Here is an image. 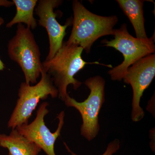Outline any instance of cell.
<instances>
[{"mask_svg":"<svg viewBox=\"0 0 155 155\" xmlns=\"http://www.w3.org/2000/svg\"><path fill=\"white\" fill-rule=\"evenodd\" d=\"M73 19L72 28L67 44L75 45L89 53L94 43L97 39L113 35L117 16H99L89 11L79 1L72 2Z\"/></svg>","mask_w":155,"mask_h":155,"instance_id":"1","label":"cell"},{"mask_svg":"<svg viewBox=\"0 0 155 155\" xmlns=\"http://www.w3.org/2000/svg\"><path fill=\"white\" fill-rule=\"evenodd\" d=\"M83 50L77 45L67 44L64 41L54 57L42 63L43 69L51 76L58 89L59 98L64 101L68 94V85L72 84L74 89L76 90L82 84L75 79V75L89 64L82 59Z\"/></svg>","mask_w":155,"mask_h":155,"instance_id":"2","label":"cell"},{"mask_svg":"<svg viewBox=\"0 0 155 155\" xmlns=\"http://www.w3.org/2000/svg\"><path fill=\"white\" fill-rule=\"evenodd\" d=\"M8 54L19 65L25 76V83H37L43 69L41 53L30 28L18 24L15 36L9 41Z\"/></svg>","mask_w":155,"mask_h":155,"instance_id":"3","label":"cell"},{"mask_svg":"<svg viewBox=\"0 0 155 155\" xmlns=\"http://www.w3.org/2000/svg\"><path fill=\"white\" fill-rule=\"evenodd\" d=\"M114 38L110 41L105 40L104 46L114 48L121 52L124 61L108 72L112 80L121 81L127 69L141 58L154 54L155 45L153 37L147 39H139L130 35L127 25L123 24L119 29H114Z\"/></svg>","mask_w":155,"mask_h":155,"instance_id":"4","label":"cell"},{"mask_svg":"<svg viewBox=\"0 0 155 155\" xmlns=\"http://www.w3.org/2000/svg\"><path fill=\"white\" fill-rule=\"evenodd\" d=\"M105 83L99 75L90 78L84 82L90 90L85 101L79 102L68 94L64 101L67 107H73L80 113L83 121L81 134L88 141L96 137L99 132V115L105 101Z\"/></svg>","mask_w":155,"mask_h":155,"instance_id":"5","label":"cell"},{"mask_svg":"<svg viewBox=\"0 0 155 155\" xmlns=\"http://www.w3.org/2000/svg\"><path fill=\"white\" fill-rule=\"evenodd\" d=\"M41 78L33 86L22 82L18 91L16 107L8 122L9 128L15 129L18 126L28 124L33 111L41 100H45L49 95L52 98L58 96V89L54 85L51 76L42 69Z\"/></svg>","mask_w":155,"mask_h":155,"instance_id":"6","label":"cell"},{"mask_svg":"<svg viewBox=\"0 0 155 155\" xmlns=\"http://www.w3.org/2000/svg\"><path fill=\"white\" fill-rule=\"evenodd\" d=\"M155 75L154 54L141 58L127 69L123 79L133 90L131 119L134 122L143 119L144 112L140 106V99Z\"/></svg>","mask_w":155,"mask_h":155,"instance_id":"7","label":"cell"},{"mask_svg":"<svg viewBox=\"0 0 155 155\" xmlns=\"http://www.w3.org/2000/svg\"><path fill=\"white\" fill-rule=\"evenodd\" d=\"M47 102L41 104L36 118L30 124H24L16 127L17 131L37 145L47 155H56L54 152V144L57 138L61 135V130L64 125L65 113L63 111L58 115L59 120L58 128L54 133L47 127L44 121L45 116L49 113Z\"/></svg>","mask_w":155,"mask_h":155,"instance_id":"8","label":"cell"},{"mask_svg":"<svg viewBox=\"0 0 155 155\" xmlns=\"http://www.w3.org/2000/svg\"><path fill=\"white\" fill-rule=\"evenodd\" d=\"M62 2L60 0H40L35 8V13L39 18L38 24L46 28L48 35L49 51L45 61L54 58L62 47L66 29L72 24L71 19H68L64 25H61L56 19L57 14L54 9Z\"/></svg>","mask_w":155,"mask_h":155,"instance_id":"9","label":"cell"},{"mask_svg":"<svg viewBox=\"0 0 155 155\" xmlns=\"http://www.w3.org/2000/svg\"><path fill=\"white\" fill-rule=\"evenodd\" d=\"M0 146L7 149L9 155H38L41 149L17 131L12 129L9 135L0 134Z\"/></svg>","mask_w":155,"mask_h":155,"instance_id":"10","label":"cell"},{"mask_svg":"<svg viewBox=\"0 0 155 155\" xmlns=\"http://www.w3.org/2000/svg\"><path fill=\"white\" fill-rule=\"evenodd\" d=\"M124 14L127 16L135 30L137 38L147 39L143 16V3L141 0H117Z\"/></svg>","mask_w":155,"mask_h":155,"instance_id":"11","label":"cell"},{"mask_svg":"<svg viewBox=\"0 0 155 155\" xmlns=\"http://www.w3.org/2000/svg\"><path fill=\"white\" fill-rule=\"evenodd\" d=\"M16 6L17 13L11 21L6 25V27L11 28L16 24L22 23L27 25L28 28L35 29L37 23L34 17L33 13L36 5L37 0H13Z\"/></svg>","mask_w":155,"mask_h":155,"instance_id":"12","label":"cell"},{"mask_svg":"<svg viewBox=\"0 0 155 155\" xmlns=\"http://www.w3.org/2000/svg\"><path fill=\"white\" fill-rule=\"evenodd\" d=\"M64 144L65 145L67 151L70 153L71 155H78L71 151L65 142H64ZM120 146V140L118 139H116L108 144L105 152L102 155H113L114 154V153L117 152L118 150L119 149Z\"/></svg>","mask_w":155,"mask_h":155,"instance_id":"13","label":"cell"},{"mask_svg":"<svg viewBox=\"0 0 155 155\" xmlns=\"http://www.w3.org/2000/svg\"><path fill=\"white\" fill-rule=\"evenodd\" d=\"M14 5L13 2L7 1V0H0V7H8Z\"/></svg>","mask_w":155,"mask_h":155,"instance_id":"14","label":"cell"},{"mask_svg":"<svg viewBox=\"0 0 155 155\" xmlns=\"http://www.w3.org/2000/svg\"><path fill=\"white\" fill-rule=\"evenodd\" d=\"M4 23V20L2 17H0V27ZM5 68V64L0 59V71H2Z\"/></svg>","mask_w":155,"mask_h":155,"instance_id":"15","label":"cell"}]
</instances>
